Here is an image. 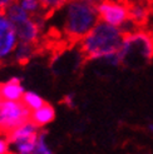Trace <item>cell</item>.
<instances>
[{"label": "cell", "mask_w": 153, "mask_h": 154, "mask_svg": "<svg viewBox=\"0 0 153 154\" xmlns=\"http://www.w3.org/2000/svg\"><path fill=\"white\" fill-rule=\"evenodd\" d=\"M42 127L32 119L6 134L9 143V154H25L32 149L42 132Z\"/></svg>", "instance_id": "obj_5"}, {"label": "cell", "mask_w": 153, "mask_h": 154, "mask_svg": "<svg viewBox=\"0 0 153 154\" xmlns=\"http://www.w3.org/2000/svg\"><path fill=\"white\" fill-rule=\"evenodd\" d=\"M43 48V44H33V43H24L19 42L17 48L13 53V61H15L19 65H25L28 64L30 59L34 55H36Z\"/></svg>", "instance_id": "obj_8"}, {"label": "cell", "mask_w": 153, "mask_h": 154, "mask_svg": "<svg viewBox=\"0 0 153 154\" xmlns=\"http://www.w3.org/2000/svg\"><path fill=\"white\" fill-rule=\"evenodd\" d=\"M25 154H54L50 144L48 143V132L44 128L42 129L39 137H38L35 145Z\"/></svg>", "instance_id": "obj_11"}, {"label": "cell", "mask_w": 153, "mask_h": 154, "mask_svg": "<svg viewBox=\"0 0 153 154\" xmlns=\"http://www.w3.org/2000/svg\"><path fill=\"white\" fill-rule=\"evenodd\" d=\"M55 118V110L50 104L45 103L43 106H40L39 109L32 112V120L35 122L38 125H40L44 128L47 124H49L50 122H53Z\"/></svg>", "instance_id": "obj_10"}, {"label": "cell", "mask_w": 153, "mask_h": 154, "mask_svg": "<svg viewBox=\"0 0 153 154\" xmlns=\"http://www.w3.org/2000/svg\"><path fill=\"white\" fill-rule=\"evenodd\" d=\"M99 0H69L62 9V21L58 26H50L43 38V44H54L58 53L78 44L98 21Z\"/></svg>", "instance_id": "obj_1"}, {"label": "cell", "mask_w": 153, "mask_h": 154, "mask_svg": "<svg viewBox=\"0 0 153 154\" xmlns=\"http://www.w3.org/2000/svg\"><path fill=\"white\" fill-rule=\"evenodd\" d=\"M148 129L151 130V132H153V124H149V125H148Z\"/></svg>", "instance_id": "obj_16"}, {"label": "cell", "mask_w": 153, "mask_h": 154, "mask_svg": "<svg viewBox=\"0 0 153 154\" xmlns=\"http://www.w3.org/2000/svg\"><path fill=\"white\" fill-rule=\"evenodd\" d=\"M126 38V33L118 26L99 20L98 24L78 43L79 55L84 63L103 59L117 54Z\"/></svg>", "instance_id": "obj_2"}, {"label": "cell", "mask_w": 153, "mask_h": 154, "mask_svg": "<svg viewBox=\"0 0 153 154\" xmlns=\"http://www.w3.org/2000/svg\"><path fill=\"white\" fill-rule=\"evenodd\" d=\"M23 102L25 103V105L29 108L30 110H36V109H39L40 106H43L45 104V100L39 95V94H36L35 91H25V94L24 97H23Z\"/></svg>", "instance_id": "obj_13"}, {"label": "cell", "mask_w": 153, "mask_h": 154, "mask_svg": "<svg viewBox=\"0 0 153 154\" xmlns=\"http://www.w3.org/2000/svg\"><path fill=\"white\" fill-rule=\"evenodd\" d=\"M63 103L67 106H69L70 109H74L75 108V95L74 94H67L63 99Z\"/></svg>", "instance_id": "obj_14"}, {"label": "cell", "mask_w": 153, "mask_h": 154, "mask_svg": "<svg viewBox=\"0 0 153 154\" xmlns=\"http://www.w3.org/2000/svg\"><path fill=\"white\" fill-rule=\"evenodd\" d=\"M98 13L101 20L118 28L129 20L126 0H99Z\"/></svg>", "instance_id": "obj_6"}, {"label": "cell", "mask_w": 153, "mask_h": 154, "mask_svg": "<svg viewBox=\"0 0 153 154\" xmlns=\"http://www.w3.org/2000/svg\"><path fill=\"white\" fill-rule=\"evenodd\" d=\"M152 154H153V153H152Z\"/></svg>", "instance_id": "obj_17"}, {"label": "cell", "mask_w": 153, "mask_h": 154, "mask_svg": "<svg viewBox=\"0 0 153 154\" xmlns=\"http://www.w3.org/2000/svg\"><path fill=\"white\" fill-rule=\"evenodd\" d=\"M25 89L19 79L14 78L4 84H0V97L8 100H23Z\"/></svg>", "instance_id": "obj_9"}, {"label": "cell", "mask_w": 153, "mask_h": 154, "mask_svg": "<svg viewBox=\"0 0 153 154\" xmlns=\"http://www.w3.org/2000/svg\"><path fill=\"white\" fill-rule=\"evenodd\" d=\"M15 2V0H0V8H3V9H5V8L9 5L10 3Z\"/></svg>", "instance_id": "obj_15"}, {"label": "cell", "mask_w": 153, "mask_h": 154, "mask_svg": "<svg viewBox=\"0 0 153 154\" xmlns=\"http://www.w3.org/2000/svg\"><path fill=\"white\" fill-rule=\"evenodd\" d=\"M19 40L11 23L5 17V9L0 8V65L11 59Z\"/></svg>", "instance_id": "obj_7"}, {"label": "cell", "mask_w": 153, "mask_h": 154, "mask_svg": "<svg viewBox=\"0 0 153 154\" xmlns=\"http://www.w3.org/2000/svg\"><path fill=\"white\" fill-rule=\"evenodd\" d=\"M68 2L69 0H39L42 9L45 14V20L48 21L49 19H52L53 15L62 9Z\"/></svg>", "instance_id": "obj_12"}, {"label": "cell", "mask_w": 153, "mask_h": 154, "mask_svg": "<svg viewBox=\"0 0 153 154\" xmlns=\"http://www.w3.org/2000/svg\"><path fill=\"white\" fill-rule=\"evenodd\" d=\"M119 66L139 70L153 60V34L147 29H139L126 34L123 45L118 51Z\"/></svg>", "instance_id": "obj_3"}, {"label": "cell", "mask_w": 153, "mask_h": 154, "mask_svg": "<svg viewBox=\"0 0 153 154\" xmlns=\"http://www.w3.org/2000/svg\"><path fill=\"white\" fill-rule=\"evenodd\" d=\"M32 119V110L23 100L0 99V134H9Z\"/></svg>", "instance_id": "obj_4"}]
</instances>
